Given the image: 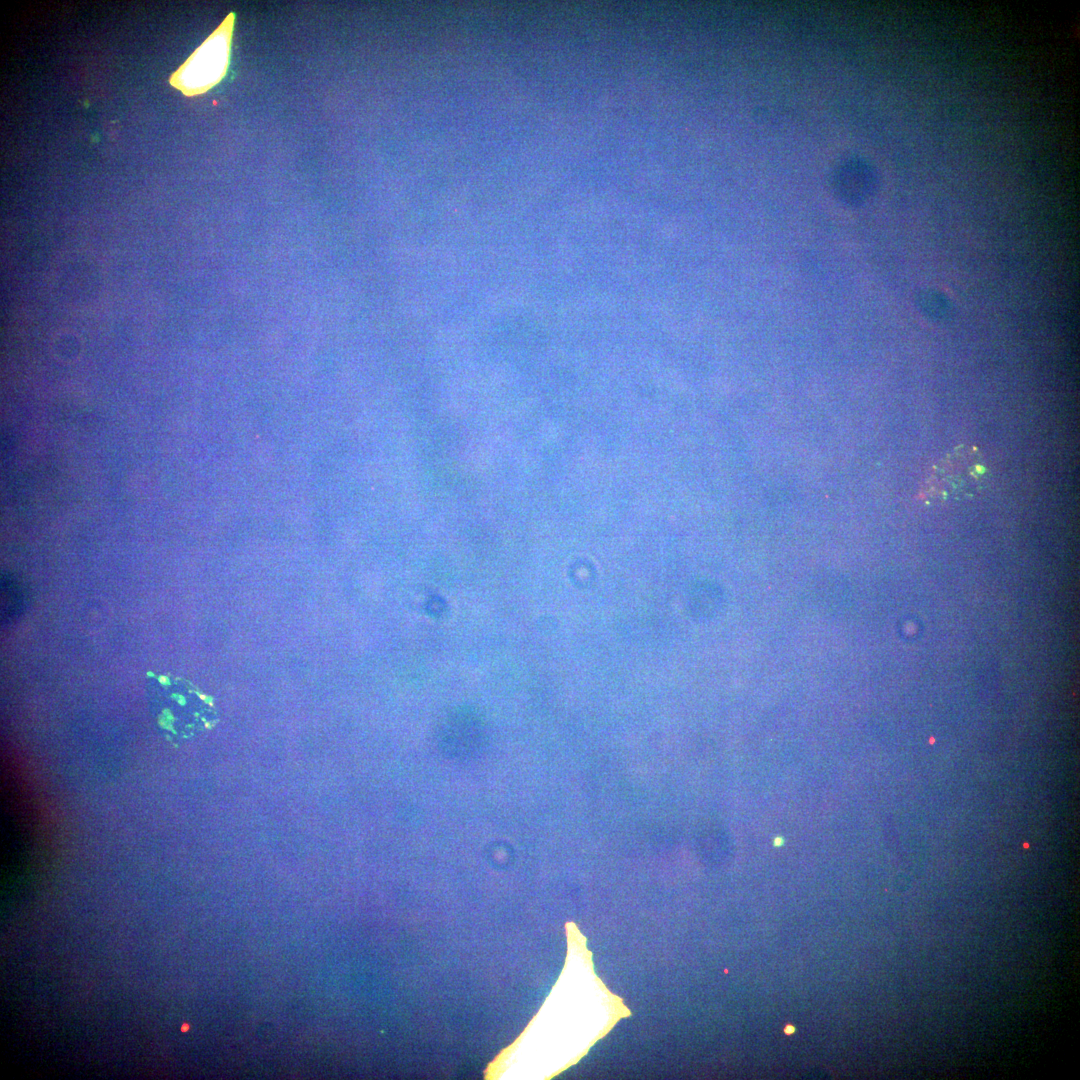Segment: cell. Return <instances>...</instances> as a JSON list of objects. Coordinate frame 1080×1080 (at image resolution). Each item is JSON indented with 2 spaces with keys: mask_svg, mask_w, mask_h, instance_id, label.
<instances>
[{
  "mask_svg": "<svg viewBox=\"0 0 1080 1080\" xmlns=\"http://www.w3.org/2000/svg\"><path fill=\"white\" fill-rule=\"evenodd\" d=\"M236 14L230 12L218 27L171 74L169 83L187 97L206 93L226 76Z\"/></svg>",
  "mask_w": 1080,
  "mask_h": 1080,
  "instance_id": "obj_1",
  "label": "cell"
},
{
  "mask_svg": "<svg viewBox=\"0 0 1080 1080\" xmlns=\"http://www.w3.org/2000/svg\"><path fill=\"white\" fill-rule=\"evenodd\" d=\"M784 1031H785L786 1034L790 1035V1034L794 1033L795 1028L793 1026L788 1025V1026L785 1027Z\"/></svg>",
  "mask_w": 1080,
  "mask_h": 1080,
  "instance_id": "obj_4",
  "label": "cell"
},
{
  "mask_svg": "<svg viewBox=\"0 0 1080 1080\" xmlns=\"http://www.w3.org/2000/svg\"><path fill=\"white\" fill-rule=\"evenodd\" d=\"M917 304L924 315L935 321H948L953 316V306L941 292L924 290L919 293Z\"/></svg>",
  "mask_w": 1080,
  "mask_h": 1080,
  "instance_id": "obj_3",
  "label": "cell"
},
{
  "mask_svg": "<svg viewBox=\"0 0 1080 1080\" xmlns=\"http://www.w3.org/2000/svg\"><path fill=\"white\" fill-rule=\"evenodd\" d=\"M988 478L989 469L981 453L975 447L960 446L934 466L923 496L929 500L973 496L986 486Z\"/></svg>",
  "mask_w": 1080,
  "mask_h": 1080,
  "instance_id": "obj_2",
  "label": "cell"
}]
</instances>
